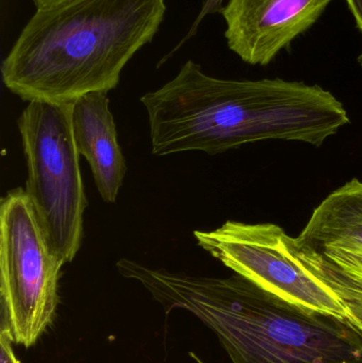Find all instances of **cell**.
I'll use <instances>...</instances> for the list:
<instances>
[{"instance_id": "obj_10", "label": "cell", "mask_w": 362, "mask_h": 363, "mask_svg": "<svg viewBox=\"0 0 362 363\" xmlns=\"http://www.w3.org/2000/svg\"><path fill=\"white\" fill-rule=\"evenodd\" d=\"M327 259L335 264L344 274L362 284V251L361 250H344L339 247H329L321 252Z\"/></svg>"}, {"instance_id": "obj_6", "label": "cell", "mask_w": 362, "mask_h": 363, "mask_svg": "<svg viewBox=\"0 0 362 363\" xmlns=\"http://www.w3.org/2000/svg\"><path fill=\"white\" fill-rule=\"evenodd\" d=\"M286 235L276 224L238 221L193 232L204 251L263 289L293 304L349 321L348 311L336 294L289 252Z\"/></svg>"}, {"instance_id": "obj_9", "label": "cell", "mask_w": 362, "mask_h": 363, "mask_svg": "<svg viewBox=\"0 0 362 363\" xmlns=\"http://www.w3.org/2000/svg\"><path fill=\"white\" fill-rule=\"evenodd\" d=\"M293 240L318 253L329 247L362 251V182L353 179L334 190Z\"/></svg>"}, {"instance_id": "obj_2", "label": "cell", "mask_w": 362, "mask_h": 363, "mask_svg": "<svg viewBox=\"0 0 362 363\" xmlns=\"http://www.w3.org/2000/svg\"><path fill=\"white\" fill-rule=\"evenodd\" d=\"M116 266L166 313L187 311L208 326L232 363H362V332L356 326L293 304L237 273L199 277L128 258Z\"/></svg>"}, {"instance_id": "obj_12", "label": "cell", "mask_w": 362, "mask_h": 363, "mask_svg": "<svg viewBox=\"0 0 362 363\" xmlns=\"http://www.w3.org/2000/svg\"><path fill=\"white\" fill-rule=\"evenodd\" d=\"M0 330H1L0 332V363H21L15 355L14 349H13L14 340H13L10 328L4 317L1 319Z\"/></svg>"}, {"instance_id": "obj_5", "label": "cell", "mask_w": 362, "mask_h": 363, "mask_svg": "<svg viewBox=\"0 0 362 363\" xmlns=\"http://www.w3.org/2000/svg\"><path fill=\"white\" fill-rule=\"evenodd\" d=\"M63 266L25 189L9 191L0 203V294L14 343L31 347L52 323Z\"/></svg>"}, {"instance_id": "obj_8", "label": "cell", "mask_w": 362, "mask_h": 363, "mask_svg": "<svg viewBox=\"0 0 362 363\" xmlns=\"http://www.w3.org/2000/svg\"><path fill=\"white\" fill-rule=\"evenodd\" d=\"M72 125L79 155L89 162L100 196L104 202H116L128 168L108 93L96 91L74 100Z\"/></svg>"}, {"instance_id": "obj_1", "label": "cell", "mask_w": 362, "mask_h": 363, "mask_svg": "<svg viewBox=\"0 0 362 363\" xmlns=\"http://www.w3.org/2000/svg\"><path fill=\"white\" fill-rule=\"evenodd\" d=\"M140 101L157 157L186 151L216 155L270 140L321 147L350 123L344 104L319 85L215 78L193 60Z\"/></svg>"}, {"instance_id": "obj_16", "label": "cell", "mask_w": 362, "mask_h": 363, "mask_svg": "<svg viewBox=\"0 0 362 363\" xmlns=\"http://www.w3.org/2000/svg\"><path fill=\"white\" fill-rule=\"evenodd\" d=\"M358 63H359V65L361 66L362 67V52L361 53V55H359V57H358Z\"/></svg>"}, {"instance_id": "obj_11", "label": "cell", "mask_w": 362, "mask_h": 363, "mask_svg": "<svg viewBox=\"0 0 362 363\" xmlns=\"http://www.w3.org/2000/svg\"><path fill=\"white\" fill-rule=\"evenodd\" d=\"M223 2L225 0H203V4H202L201 10H200L199 14L196 17L195 21H193V25H191V29L187 31L186 35L182 38L180 43H178L176 47H174V50L168 55V57H171L174 52L179 50L181 47L184 46L191 38L197 34L198 30H199L200 25H201L202 21L206 18V17L210 16L212 14H216V13H221L223 9Z\"/></svg>"}, {"instance_id": "obj_4", "label": "cell", "mask_w": 362, "mask_h": 363, "mask_svg": "<svg viewBox=\"0 0 362 363\" xmlns=\"http://www.w3.org/2000/svg\"><path fill=\"white\" fill-rule=\"evenodd\" d=\"M72 111V102L31 101L17 121L28 169L25 191L64 264L74 259L82 245L87 206Z\"/></svg>"}, {"instance_id": "obj_15", "label": "cell", "mask_w": 362, "mask_h": 363, "mask_svg": "<svg viewBox=\"0 0 362 363\" xmlns=\"http://www.w3.org/2000/svg\"><path fill=\"white\" fill-rule=\"evenodd\" d=\"M191 358H193V360L196 359V362L197 363H204L203 362H202L201 359H200L199 357H198L197 355H195V354H193V355H191Z\"/></svg>"}, {"instance_id": "obj_7", "label": "cell", "mask_w": 362, "mask_h": 363, "mask_svg": "<svg viewBox=\"0 0 362 363\" xmlns=\"http://www.w3.org/2000/svg\"><path fill=\"white\" fill-rule=\"evenodd\" d=\"M333 0H229L221 15L227 46L242 61L266 66L320 18Z\"/></svg>"}, {"instance_id": "obj_13", "label": "cell", "mask_w": 362, "mask_h": 363, "mask_svg": "<svg viewBox=\"0 0 362 363\" xmlns=\"http://www.w3.org/2000/svg\"><path fill=\"white\" fill-rule=\"evenodd\" d=\"M349 10L354 17L357 28L362 33V0H346Z\"/></svg>"}, {"instance_id": "obj_3", "label": "cell", "mask_w": 362, "mask_h": 363, "mask_svg": "<svg viewBox=\"0 0 362 363\" xmlns=\"http://www.w3.org/2000/svg\"><path fill=\"white\" fill-rule=\"evenodd\" d=\"M165 13L166 0H64L38 9L2 62L4 85L28 102L108 93Z\"/></svg>"}, {"instance_id": "obj_14", "label": "cell", "mask_w": 362, "mask_h": 363, "mask_svg": "<svg viewBox=\"0 0 362 363\" xmlns=\"http://www.w3.org/2000/svg\"><path fill=\"white\" fill-rule=\"evenodd\" d=\"M62 1H64V0H33L36 10L38 9L48 8V6H55V4H60Z\"/></svg>"}]
</instances>
